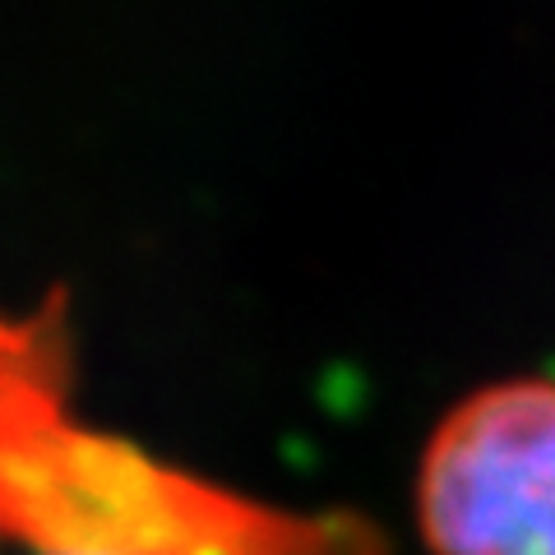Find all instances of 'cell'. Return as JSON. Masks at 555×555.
<instances>
[{
    "label": "cell",
    "mask_w": 555,
    "mask_h": 555,
    "mask_svg": "<svg viewBox=\"0 0 555 555\" xmlns=\"http://www.w3.org/2000/svg\"><path fill=\"white\" fill-rule=\"evenodd\" d=\"M430 555H555V379L481 385L440 416L416 467Z\"/></svg>",
    "instance_id": "1"
},
{
    "label": "cell",
    "mask_w": 555,
    "mask_h": 555,
    "mask_svg": "<svg viewBox=\"0 0 555 555\" xmlns=\"http://www.w3.org/2000/svg\"><path fill=\"white\" fill-rule=\"evenodd\" d=\"M28 555H158L149 551V537H134L126 528H98L89 518H75V528L33 532Z\"/></svg>",
    "instance_id": "2"
}]
</instances>
